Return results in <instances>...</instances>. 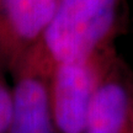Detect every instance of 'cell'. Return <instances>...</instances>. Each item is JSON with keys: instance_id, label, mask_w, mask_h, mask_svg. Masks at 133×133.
Wrapping results in <instances>:
<instances>
[{"instance_id": "6da1fadb", "label": "cell", "mask_w": 133, "mask_h": 133, "mask_svg": "<svg viewBox=\"0 0 133 133\" xmlns=\"http://www.w3.org/2000/svg\"><path fill=\"white\" fill-rule=\"evenodd\" d=\"M123 4L124 0H58L47 31L32 49L53 68L115 47Z\"/></svg>"}, {"instance_id": "7a4b0ae2", "label": "cell", "mask_w": 133, "mask_h": 133, "mask_svg": "<svg viewBox=\"0 0 133 133\" xmlns=\"http://www.w3.org/2000/svg\"><path fill=\"white\" fill-rule=\"evenodd\" d=\"M116 57V48L111 47L91 57L53 66L49 101L57 133L85 132L94 94Z\"/></svg>"}, {"instance_id": "3957f363", "label": "cell", "mask_w": 133, "mask_h": 133, "mask_svg": "<svg viewBox=\"0 0 133 133\" xmlns=\"http://www.w3.org/2000/svg\"><path fill=\"white\" fill-rule=\"evenodd\" d=\"M58 0H0V66L14 73L37 46Z\"/></svg>"}, {"instance_id": "277c9868", "label": "cell", "mask_w": 133, "mask_h": 133, "mask_svg": "<svg viewBox=\"0 0 133 133\" xmlns=\"http://www.w3.org/2000/svg\"><path fill=\"white\" fill-rule=\"evenodd\" d=\"M53 68L30 51L12 73V116L9 133H57L49 101Z\"/></svg>"}, {"instance_id": "5b68a950", "label": "cell", "mask_w": 133, "mask_h": 133, "mask_svg": "<svg viewBox=\"0 0 133 133\" xmlns=\"http://www.w3.org/2000/svg\"><path fill=\"white\" fill-rule=\"evenodd\" d=\"M133 71L117 54L96 89L84 133H132Z\"/></svg>"}, {"instance_id": "8992f818", "label": "cell", "mask_w": 133, "mask_h": 133, "mask_svg": "<svg viewBox=\"0 0 133 133\" xmlns=\"http://www.w3.org/2000/svg\"><path fill=\"white\" fill-rule=\"evenodd\" d=\"M0 66V133H9L12 116V89L6 84Z\"/></svg>"}, {"instance_id": "52a82bcc", "label": "cell", "mask_w": 133, "mask_h": 133, "mask_svg": "<svg viewBox=\"0 0 133 133\" xmlns=\"http://www.w3.org/2000/svg\"><path fill=\"white\" fill-rule=\"evenodd\" d=\"M132 133H133V129H132Z\"/></svg>"}]
</instances>
